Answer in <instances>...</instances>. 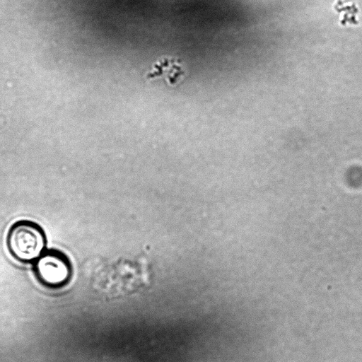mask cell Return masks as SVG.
Here are the masks:
<instances>
[{"label": "cell", "instance_id": "1", "mask_svg": "<svg viewBox=\"0 0 362 362\" xmlns=\"http://www.w3.org/2000/svg\"><path fill=\"white\" fill-rule=\"evenodd\" d=\"M47 240L43 229L36 223L22 220L10 228L6 238L7 248L18 261H36L45 251Z\"/></svg>", "mask_w": 362, "mask_h": 362}, {"label": "cell", "instance_id": "3", "mask_svg": "<svg viewBox=\"0 0 362 362\" xmlns=\"http://www.w3.org/2000/svg\"><path fill=\"white\" fill-rule=\"evenodd\" d=\"M183 69L177 62L170 59H163L156 63L153 69L148 73V78H160L163 76L168 83L173 85L183 75Z\"/></svg>", "mask_w": 362, "mask_h": 362}, {"label": "cell", "instance_id": "2", "mask_svg": "<svg viewBox=\"0 0 362 362\" xmlns=\"http://www.w3.org/2000/svg\"><path fill=\"white\" fill-rule=\"evenodd\" d=\"M33 263L37 278L47 286H63L71 276L70 262L64 253L58 250H45Z\"/></svg>", "mask_w": 362, "mask_h": 362}]
</instances>
